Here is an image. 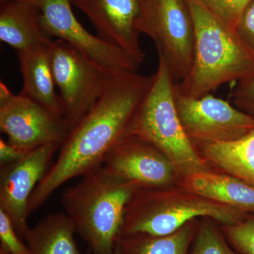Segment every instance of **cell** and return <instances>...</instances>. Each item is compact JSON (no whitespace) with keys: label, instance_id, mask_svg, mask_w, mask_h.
I'll return each instance as SVG.
<instances>
[{"label":"cell","instance_id":"obj_1","mask_svg":"<svg viewBox=\"0 0 254 254\" xmlns=\"http://www.w3.org/2000/svg\"><path fill=\"white\" fill-rule=\"evenodd\" d=\"M153 74H114L98 101L60 148L55 163L32 193L28 215L44 204L65 183L103 165L110 150L125 136L127 127L149 90Z\"/></svg>","mask_w":254,"mask_h":254},{"label":"cell","instance_id":"obj_2","mask_svg":"<svg viewBox=\"0 0 254 254\" xmlns=\"http://www.w3.org/2000/svg\"><path fill=\"white\" fill-rule=\"evenodd\" d=\"M194 26V58L190 73L175 83L180 94L200 98L225 83L254 73V55L233 31L198 0H187Z\"/></svg>","mask_w":254,"mask_h":254},{"label":"cell","instance_id":"obj_3","mask_svg":"<svg viewBox=\"0 0 254 254\" xmlns=\"http://www.w3.org/2000/svg\"><path fill=\"white\" fill-rule=\"evenodd\" d=\"M138 188L101 165L64 190L65 213L76 233L88 243L91 254H115L125 208Z\"/></svg>","mask_w":254,"mask_h":254},{"label":"cell","instance_id":"obj_4","mask_svg":"<svg viewBox=\"0 0 254 254\" xmlns=\"http://www.w3.org/2000/svg\"><path fill=\"white\" fill-rule=\"evenodd\" d=\"M175 84L166 64L159 59L151 86L124 138L133 137L153 145L187 177L208 172L182 126L175 103Z\"/></svg>","mask_w":254,"mask_h":254},{"label":"cell","instance_id":"obj_5","mask_svg":"<svg viewBox=\"0 0 254 254\" xmlns=\"http://www.w3.org/2000/svg\"><path fill=\"white\" fill-rule=\"evenodd\" d=\"M166 198L158 192L137 189L125 208L119 236H166L199 216L215 219L225 225H235L247 218L244 212L205 198Z\"/></svg>","mask_w":254,"mask_h":254},{"label":"cell","instance_id":"obj_6","mask_svg":"<svg viewBox=\"0 0 254 254\" xmlns=\"http://www.w3.org/2000/svg\"><path fill=\"white\" fill-rule=\"evenodd\" d=\"M137 27L151 38L175 83L183 81L191 69L195 47L187 0H141Z\"/></svg>","mask_w":254,"mask_h":254},{"label":"cell","instance_id":"obj_7","mask_svg":"<svg viewBox=\"0 0 254 254\" xmlns=\"http://www.w3.org/2000/svg\"><path fill=\"white\" fill-rule=\"evenodd\" d=\"M49 47L63 118L71 131L98 101L114 74L62 40H52Z\"/></svg>","mask_w":254,"mask_h":254},{"label":"cell","instance_id":"obj_8","mask_svg":"<svg viewBox=\"0 0 254 254\" xmlns=\"http://www.w3.org/2000/svg\"><path fill=\"white\" fill-rule=\"evenodd\" d=\"M0 129L7 141L28 153L49 143L62 145L69 133L63 117L0 83Z\"/></svg>","mask_w":254,"mask_h":254},{"label":"cell","instance_id":"obj_9","mask_svg":"<svg viewBox=\"0 0 254 254\" xmlns=\"http://www.w3.org/2000/svg\"><path fill=\"white\" fill-rule=\"evenodd\" d=\"M41 11L42 23L50 38L60 39L111 74L136 72L140 68L128 55L92 34L71 9V0H26Z\"/></svg>","mask_w":254,"mask_h":254},{"label":"cell","instance_id":"obj_10","mask_svg":"<svg viewBox=\"0 0 254 254\" xmlns=\"http://www.w3.org/2000/svg\"><path fill=\"white\" fill-rule=\"evenodd\" d=\"M175 97L182 126L193 143L236 141L254 130V118L210 93L191 98L175 88Z\"/></svg>","mask_w":254,"mask_h":254},{"label":"cell","instance_id":"obj_11","mask_svg":"<svg viewBox=\"0 0 254 254\" xmlns=\"http://www.w3.org/2000/svg\"><path fill=\"white\" fill-rule=\"evenodd\" d=\"M60 146L58 143L42 145L16 163L1 166L0 209L9 217L23 240L30 227L27 222L30 198L49 170L53 155Z\"/></svg>","mask_w":254,"mask_h":254},{"label":"cell","instance_id":"obj_12","mask_svg":"<svg viewBox=\"0 0 254 254\" xmlns=\"http://www.w3.org/2000/svg\"><path fill=\"white\" fill-rule=\"evenodd\" d=\"M91 21L96 36L122 50L140 66L145 55L137 27L141 0H71Z\"/></svg>","mask_w":254,"mask_h":254},{"label":"cell","instance_id":"obj_13","mask_svg":"<svg viewBox=\"0 0 254 254\" xmlns=\"http://www.w3.org/2000/svg\"><path fill=\"white\" fill-rule=\"evenodd\" d=\"M103 167L125 181L139 187H160L173 180L175 167L153 145L126 137L110 150Z\"/></svg>","mask_w":254,"mask_h":254},{"label":"cell","instance_id":"obj_14","mask_svg":"<svg viewBox=\"0 0 254 254\" xmlns=\"http://www.w3.org/2000/svg\"><path fill=\"white\" fill-rule=\"evenodd\" d=\"M53 40L42 23L39 9L26 0H10L0 6V41L23 52Z\"/></svg>","mask_w":254,"mask_h":254},{"label":"cell","instance_id":"obj_15","mask_svg":"<svg viewBox=\"0 0 254 254\" xmlns=\"http://www.w3.org/2000/svg\"><path fill=\"white\" fill-rule=\"evenodd\" d=\"M50 43L17 53L23 77L22 91L20 94L63 118L60 95L56 91L52 69Z\"/></svg>","mask_w":254,"mask_h":254},{"label":"cell","instance_id":"obj_16","mask_svg":"<svg viewBox=\"0 0 254 254\" xmlns=\"http://www.w3.org/2000/svg\"><path fill=\"white\" fill-rule=\"evenodd\" d=\"M186 185L205 199L254 213V185L238 177L205 172L187 177Z\"/></svg>","mask_w":254,"mask_h":254},{"label":"cell","instance_id":"obj_17","mask_svg":"<svg viewBox=\"0 0 254 254\" xmlns=\"http://www.w3.org/2000/svg\"><path fill=\"white\" fill-rule=\"evenodd\" d=\"M75 233L66 213H53L29 227L25 241L31 254H83L75 242Z\"/></svg>","mask_w":254,"mask_h":254},{"label":"cell","instance_id":"obj_18","mask_svg":"<svg viewBox=\"0 0 254 254\" xmlns=\"http://www.w3.org/2000/svg\"><path fill=\"white\" fill-rule=\"evenodd\" d=\"M203 155L233 176L254 185V130L236 141L200 144Z\"/></svg>","mask_w":254,"mask_h":254},{"label":"cell","instance_id":"obj_19","mask_svg":"<svg viewBox=\"0 0 254 254\" xmlns=\"http://www.w3.org/2000/svg\"><path fill=\"white\" fill-rule=\"evenodd\" d=\"M193 227L187 224L166 236L143 234L117 237L115 254H189L195 235Z\"/></svg>","mask_w":254,"mask_h":254},{"label":"cell","instance_id":"obj_20","mask_svg":"<svg viewBox=\"0 0 254 254\" xmlns=\"http://www.w3.org/2000/svg\"><path fill=\"white\" fill-rule=\"evenodd\" d=\"M189 254H237L217 227L210 222H204L195 232Z\"/></svg>","mask_w":254,"mask_h":254},{"label":"cell","instance_id":"obj_21","mask_svg":"<svg viewBox=\"0 0 254 254\" xmlns=\"http://www.w3.org/2000/svg\"><path fill=\"white\" fill-rule=\"evenodd\" d=\"M225 237L240 254H254V216L232 225H225Z\"/></svg>","mask_w":254,"mask_h":254},{"label":"cell","instance_id":"obj_22","mask_svg":"<svg viewBox=\"0 0 254 254\" xmlns=\"http://www.w3.org/2000/svg\"><path fill=\"white\" fill-rule=\"evenodd\" d=\"M212 14L235 31L239 20L251 0H198Z\"/></svg>","mask_w":254,"mask_h":254},{"label":"cell","instance_id":"obj_23","mask_svg":"<svg viewBox=\"0 0 254 254\" xmlns=\"http://www.w3.org/2000/svg\"><path fill=\"white\" fill-rule=\"evenodd\" d=\"M0 249L8 254H31L6 213L0 209Z\"/></svg>","mask_w":254,"mask_h":254},{"label":"cell","instance_id":"obj_24","mask_svg":"<svg viewBox=\"0 0 254 254\" xmlns=\"http://www.w3.org/2000/svg\"><path fill=\"white\" fill-rule=\"evenodd\" d=\"M231 95L236 108L254 118V73L237 82Z\"/></svg>","mask_w":254,"mask_h":254},{"label":"cell","instance_id":"obj_25","mask_svg":"<svg viewBox=\"0 0 254 254\" xmlns=\"http://www.w3.org/2000/svg\"><path fill=\"white\" fill-rule=\"evenodd\" d=\"M237 36L254 55V0L246 6L235 28Z\"/></svg>","mask_w":254,"mask_h":254},{"label":"cell","instance_id":"obj_26","mask_svg":"<svg viewBox=\"0 0 254 254\" xmlns=\"http://www.w3.org/2000/svg\"><path fill=\"white\" fill-rule=\"evenodd\" d=\"M28 153L19 149L9 142L0 138V165H9L21 160Z\"/></svg>","mask_w":254,"mask_h":254},{"label":"cell","instance_id":"obj_27","mask_svg":"<svg viewBox=\"0 0 254 254\" xmlns=\"http://www.w3.org/2000/svg\"><path fill=\"white\" fill-rule=\"evenodd\" d=\"M10 1V0H0V4H4L5 2H7V1Z\"/></svg>","mask_w":254,"mask_h":254},{"label":"cell","instance_id":"obj_28","mask_svg":"<svg viewBox=\"0 0 254 254\" xmlns=\"http://www.w3.org/2000/svg\"><path fill=\"white\" fill-rule=\"evenodd\" d=\"M0 254H8L6 253V252H5L4 250H1V249H0Z\"/></svg>","mask_w":254,"mask_h":254},{"label":"cell","instance_id":"obj_29","mask_svg":"<svg viewBox=\"0 0 254 254\" xmlns=\"http://www.w3.org/2000/svg\"><path fill=\"white\" fill-rule=\"evenodd\" d=\"M89 254H91V253H90V252H89Z\"/></svg>","mask_w":254,"mask_h":254}]
</instances>
